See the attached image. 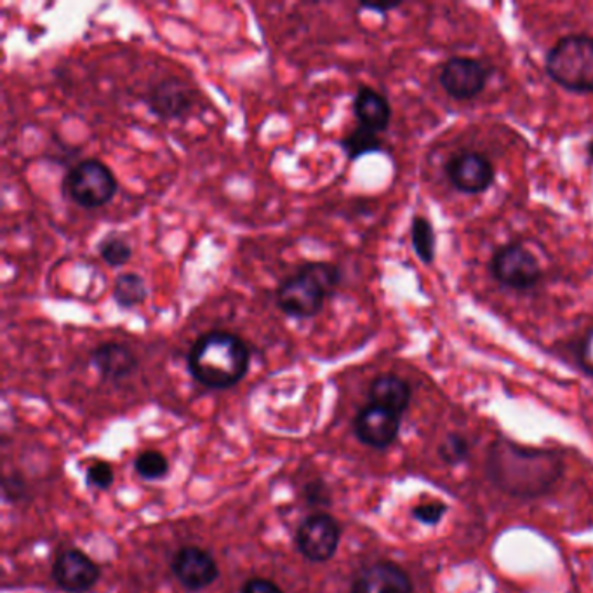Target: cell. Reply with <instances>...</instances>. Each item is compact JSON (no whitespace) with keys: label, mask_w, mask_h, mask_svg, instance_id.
<instances>
[{"label":"cell","mask_w":593,"mask_h":593,"mask_svg":"<svg viewBox=\"0 0 593 593\" xmlns=\"http://www.w3.org/2000/svg\"><path fill=\"white\" fill-rule=\"evenodd\" d=\"M485 465L499 491L524 499L547 494L564 472L559 452L526 448L506 439L491 444Z\"/></svg>","instance_id":"1"},{"label":"cell","mask_w":593,"mask_h":593,"mask_svg":"<svg viewBox=\"0 0 593 593\" xmlns=\"http://www.w3.org/2000/svg\"><path fill=\"white\" fill-rule=\"evenodd\" d=\"M250 344L224 329L202 332L188 350V373L209 391H229L239 385L250 373Z\"/></svg>","instance_id":"2"},{"label":"cell","mask_w":593,"mask_h":593,"mask_svg":"<svg viewBox=\"0 0 593 593\" xmlns=\"http://www.w3.org/2000/svg\"><path fill=\"white\" fill-rule=\"evenodd\" d=\"M343 283V270L334 263H301L287 275L275 289V307L284 316L295 320H308L319 316L329 298L337 295Z\"/></svg>","instance_id":"3"},{"label":"cell","mask_w":593,"mask_h":593,"mask_svg":"<svg viewBox=\"0 0 593 593\" xmlns=\"http://www.w3.org/2000/svg\"><path fill=\"white\" fill-rule=\"evenodd\" d=\"M545 70L565 91L593 95V37L573 34L559 39L548 51Z\"/></svg>","instance_id":"4"},{"label":"cell","mask_w":593,"mask_h":593,"mask_svg":"<svg viewBox=\"0 0 593 593\" xmlns=\"http://www.w3.org/2000/svg\"><path fill=\"white\" fill-rule=\"evenodd\" d=\"M117 190L116 173L100 158L77 162L62 179L63 199L86 211H95L112 202Z\"/></svg>","instance_id":"5"},{"label":"cell","mask_w":593,"mask_h":593,"mask_svg":"<svg viewBox=\"0 0 593 593\" xmlns=\"http://www.w3.org/2000/svg\"><path fill=\"white\" fill-rule=\"evenodd\" d=\"M490 272L496 283L514 290H531L543 277L531 251L519 242L499 245L490 260Z\"/></svg>","instance_id":"6"},{"label":"cell","mask_w":593,"mask_h":593,"mask_svg":"<svg viewBox=\"0 0 593 593\" xmlns=\"http://www.w3.org/2000/svg\"><path fill=\"white\" fill-rule=\"evenodd\" d=\"M143 101L161 121H183L196 108V89L187 80L171 75L152 84Z\"/></svg>","instance_id":"7"},{"label":"cell","mask_w":593,"mask_h":593,"mask_svg":"<svg viewBox=\"0 0 593 593\" xmlns=\"http://www.w3.org/2000/svg\"><path fill=\"white\" fill-rule=\"evenodd\" d=\"M341 541V527L329 514H314L304 520L296 532L298 550L308 562L322 564L337 556Z\"/></svg>","instance_id":"8"},{"label":"cell","mask_w":593,"mask_h":593,"mask_svg":"<svg viewBox=\"0 0 593 593\" xmlns=\"http://www.w3.org/2000/svg\"><path fill=\"white\" fill-rule=\"evenodd\" d=\"M490 77V68L479 59L452 56L440 68L439 83L452 100L469 101L484 91Z\"/></svg>","instance_id":"9"},{"label":"cell","mask_w":593,"mask_h":593,"mask_svg":"<svg viewBox=\"0 0 593 593\" xmlns=\"http://www.w3.org/2000/svg\"><path fill=\"white\" fill-rule=\"evenodd\" d=\"M446 176L454 190L465 196H479L493 187L496 169L490 157L469 150L449 158L446 164Z\"/></svg>","instance_id":"10"},{"label":"cell","mask_w":593,"mask_h":593,"mask_svg":"<svg viewBox=\"0 0 593 593\" xmlns=\"http://www.w3.org/2000/svg\"><path fill=\"white\" fill-rule=\"evenodd\" d=\"M51 576L63 592L88 593L100 581L101 571L91 557L77 548H67L54 559Z\"/></svg>","instance_id":"11"},{"label":"cell","mask_w":593,"mask_h":593,"mask_svg":"<svg viewBox=\"0 0 593 593\" xmlns=\"http://www.w3.org/2000/svg\"><path fill=\"white\" fill-rule=\"evenodd\" d=\"M171 568L179 585L188 592H202L220 576V568L216 564L215 557L204 548L191 545L179 548Z\"/></svg>","instance_id":"12"},{"label":"cell","mask_w":593,"mask_h":593,"mask_svg":"<svg viewBox=\"0 0 593 593\" xmlns=\"http://www.w3.org/2000/svg\"><path fill=\"white\" fill-rule=\"evenodd\" d=\"M400 418L397 413L388 411L383 407L367 404L359 411L358 418L353 421L355 436L362 444L374 449H385L394 444L400 431Z\"/></svg>","instance_id":"13"},{"label":"cell","mask_w":593,"mask_h":593,"mask_svg":"<svg viewBox=\"0 0 593 593\" xmlns=\"http://www.w3.org/2000/svg\"><path fill=\"white\" fill-rule=\"evenodd\" d=\"M350 593H413L411 578L400 565L382 560L359 571Z\"/></svg>","instance_id":"14"},{"label":"cell","mask_w":593,"mask_h":593,"mask_svg":"<svg viewBox=\"0 0 593 593\" xmlns=\"http://www.w3.org/2000/svg\"><path fill=\"white\" fill-rule=\"evenodd\" d=\"M91 364L107 382H124L140 367L136 353L121 341H105L91 352Z\"/></svg>","instance_id":"15"},{"label":"cell","mask_w":593,"mask_h":593,"mask_svg":"<svg viewBox=\"0 0 593 593\" xmlns=\"http://www.w3.org/2000/svg\"><path fill=\"white\" fill-rule=\"evenodd\" d=\"M353 116L358 124L373 133H385L392 121L391 101L370 86H361L353 96Z\"/></svg>","instance_id":"16"},{"label":"cell","mask_w":593,"mask_h":593,"mask_svg":"<svg viewBox=\"0 0 593 593\" xmlns=\"http://www.w3.org/2000/svg\"><path fill=\"white\" fill-rule=\"evenodd\" d=\"M411 403V386L397 374H380L370 386V404L403 416Z\"/></svg>","instance_id":"17"},{"label":"cell","mask_w":593,"mask_h":593,"mask_svg":"<svg viewBox=\"0 0 593 593\" xmlns=\"http://www.w3.org/2000/svg\"><path fill=\"white\" fill-rule=\"evenodd\" d=\"M149 295L145 278L136 272H124V274L117 275L116 281H113V304L122 310H134L136 307H142L149 299Z\"/></svg>","instance_id":"18"},{"label":"cell","mask_w":593,"mask_h":593,"mask_svg":"<svg viewBox=\"0 0 593 593\" xmlns=\"http://www.w3.org/2000/svg\"><path fill=\"white\" fill-rule=\"evenodd\" d=\"M338 146L343 150L349 161H359L365 155L380 154L383 150V140L380 134L358 124V128H353L338 140Z\"/></svg>","instance_id":"19"},{"label":"cell","mask_w":593,"mask_h":593,"mask_svg":"<svg viewBox=\"0 0 593 593\" xmlns=\"http://www.w3.org/2000/svg\"><path fill=\"white\" fill-rule=\"evenodd\" d=\"M413 251L424 265L436 262L437 235L433 224L425 216H415L411 221Z\"/></svg>","instance_id":"20"},{"label":"cell","mask_w":593,"mask_h":593,"mask_svg":"<svg viewBox=\"0 0 593 593\" xmlns=\"http://www.w3.org/2000/svg\"><path fill=\"white\" fill-rule=\"evenodd\" d=\"M96 251L100 254L105 265L110 266V268H122L133 257V245L128 241V237L117 232L107 233L96 244Z\"/></svg>","instance_id":"21"},{"label":"cell","mask_w":593,"mask_h":593,"mask_svg":"<svg viewBox=\"0 0 593 593\" xmlns=\"http://www.w3.org/2000/svg\"><path fill=\"white\" fill-rule=\"evenodd\" d=\"M134 470L143 481H161L169 472V461L161 451L146 449L134 460Z\"/></svg>","instance_id":"22"},{"label":"cell","mask_w":593,"mask_h":593,"mask_svg":"<svg viewBox=\"0 0 593 593\" xmlns=\"http://www.w3.org/2000/svg\"><path fill=\"white\" fill-rule=\"evenodd\" d=\"M469 442L461 436H448L440 444L439 454L448 465H458L469 458Z\"/></svg>","instance_id":"23"},{"label":"cell","mask_w":593,"mask_h":593,"mask_svg":"<svg viewBox=\"0 0 593 593\" xmlns=\"http://www.w3.org/2000/svg\"><path fill=\"white\" fill-rule=\"evenodd\" d=\"M116 481V472L107 461H96L86 472V482L98 491L110 490Z\"/></svg>","instance_id":"24"},{"label":"cell","mask_w":593,"mask_h":593,"mask_svg":"<svg viewBox=\"0 0 593 593\" xmlns=\"http://www.w3.org/2000/svg\"><path fill=\"white\" fill-rule=\"evenodd\" d=\"M2 494H4L6 502L18 503L26 498L29 485H26L25 479L18 473L6 475L4 481H2Z\"/></svg>","instance_id":"25"},{"label":"cell","mask_w":593,"mask_h":593,"mask_svg":"<svg viewBox=\"0 0 593 593\" xmlns=\"http://www.w3.org/2000/svg\"><path fill=\"white\" fill-rule=\"evenodd\" d=\"M304 498L311 506H328L331 503V493L322 479H316L305 485Z\"/></svg>","instance_id":"26"},{"label":"cell","mask_w":593,"mask_h":593,"mask_svg":"<svg viewBox=\"0 0 593 593\" xmlns=\"http://www.w3.org/2000/svg\"><path fill=\"white\" fill-rule=\"evenodd\" d=\"M446 512H448V506H446L444 503L431 502L416 506L415 510H413V517H415L416 520H419V523L433 526V524L442 520Z\"/></svg>","instance_id":"27"},{"label":"cell","mask_w":593,"mask_h":593,"mask_svg":"<svg viewBox=\"0 0 593 593\" xmlns=\"http://www.w3.org/2000/svg\"><path fill=\"white\" fill-rule=\"evenodd\" d=\"M576 359L581 370L593 376V328L586 332L583 340L578 344Z\"/></svg>","instance_id":"28"},{"label":"cell","mask_w":593,"mask_h":593,"mask_svg":"<svg viewBox=\"0 0 593 593\" xmlns=\"http://www.w3.org/2000/svg\"><path fill=\"white\" fill-rule=\"evenodd\" d=\"M241 593H284V590L275 581L266 580V578H251L245 581Z\"/></svg>","instance_id":"29"},{"label":"cell","mask_w":593,"mask_h":593,"mask_svg":"<svg viewBox=\"0 0 593 593\" xmlns=\"http://www.w3.org/2000/svg\"><path fill=\"white\" fill-rule=\"evenodd\" d=\"M400 2H395V4H359V9H365V11H373L377 14H386L394 11V9L400 8Z\"/></svg>","instance_id":"30"},{"label":"cell","mask_w":593,"mask_h":593,"mask_svg":"<svg viewBox=\"0 0 593 593\" xmlns=\"http://www.w3.org/2000/svg\"><path fill=\"white\" fill-rule=\"evenodd\" d=\"M586 152H589L590 161L593 162V140L586 145Z\"/></svg>","instance_id":"31"}]
</instances>
